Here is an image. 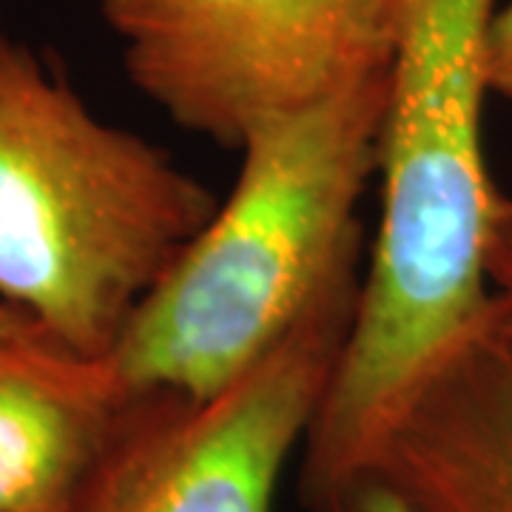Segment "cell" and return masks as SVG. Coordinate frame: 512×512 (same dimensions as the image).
<instances>
[{
	"label": "cell",
	"mask_w": 512,
	"mask_h": 512,
	"mask_svg": "<svg viewBox=\"0 0 512 512\" xmlns=\"http://www.w3.org/2000/svg\"><path fill=\"white\" fill-rule=\"evenodd\" d=\"M487 80L493 97L512 103V0L501 3L495 12L487 49Z\"/></svg>",
	"instance_id": "10"
},
{
	"label": "cell",
	"mask_w": 512,
	"mask_h": 512,
	"mask_svg": "<svg viewBox=\"0 0 512 512\" xmlns=\"http://www.w3.org/2000/svg\"><path fill=\"white\" fill-rule=\"evenodd\" d=\"M32 319L26 316V313L15 311L12 305H6V302H0V336L3 333H9V330H18L23 325H29Z\"/></svg>",
	"instance_id": "11"
},
{
	"label": "cell",
	"mask_w": 512,
	"mask_h": 512,
	"mask_svg": "<svg viewBox=\"0 0 512 512\" xmlns=\"http://www.w3.org/2000/svg\"><path fill=\"white\" fill-rule=\"evenodd\" d=\"M384 97L387 77L242 146L231 194L106 356L128 396L220 393L365 265L359 208L379 168Z\"/></svg>",
	"instance_id": "2"
},
{
	"label": "cell",
	"mask_w": 512,
	"mask_h": 512,
	"mask_svg": "<svg viewBox=\"0 0 512 512\" xmlns=\"http://www.w3.org/2000/svg\"><path fill=\"white\" fill-rule=\"evenodd\" d=\"M308 512H416L376 473L353 478L350 484L305 504Z\"/></svg>",
	"instance_id": "8"
},
{
	"label": "cell",
	"mask_w": 512,
	"mask_h": 512,
	"mask_svg": "<svg viewBox=\"0 0 512 512\" xmlns=\"http://www.w3.org/2000/svg\"><path fill=\"white\" fill-rule=\"evenodd\" d=\"M131 399L37 322L0 336V512H72Z\"/></svg>",
	"instance_id": "7"
},
{
	"label": "cell",
	"mask_w": 512,
	"mask_h": 512,
	"mask_svg": "<svg viewBox=\"0 0 512 512\" xmlns=\"http://www.w3.org/2000/svg\"><path fill=\"white\" fill-rule=\"evenodd\" d=\"M370 473L416 512H512V322L495 299L424 373Z\"/></svg>",
	"instance_id": "6"
},
{
	"label": "cell",
	"mask_w": 512,
	"mask_h": 512,
	"mask_svg": "<svg viewBox=\"0 0 512 512\" xmlns=\"http://www.w3.org/2000/svg\"><path fill=\"white\" fill-rule=\"evenodd\" d=\"M128 83L239 154L259 131L390 72V0H97Z\"/></svg>",
	"instance_id": "4"
},
{
	"label": "cell",
	"mask_w": 512,
	"mask_h": 512,
	"mask_svg": "<svg viewBox=\"0 0 512 512\" xmlns=\"http://www.w3.org/2000/svg\"><path fill=\"white\" fill-rule=\"evenodd\" d=\"M498 0H390L382 205L342 359L302 447V504L370 473L424 373L490 305L484 154Z\"/></svg>",
	"instance_id": "1"
},
{
	"label": "cell",
	"mask_w": 512,
	"mask_h": 512,
	"mask_svg": "<svg viewBox=\"0 0 512 512\" xmlns=\"http://www.w3.org/2000/svg\"><path fill=\"white\" fill-rule=\"evenodd\" d=\"M365 265L225 390L131 396L72 512H274L342 359Z\"/></svg>",
	"instance_id": "5"
},
{
	"label": "cell",
	"mask_w": 512,
	"mask_h": 512,
	"mask_svg": "<svg viewBox=\"0 0 512 512\" xmlns=\"http://www.w3.org/2000/svg\"><path fill=\"white\" fill-rule=\"evenodd\" d=\"M487 279L498 311L512 322V197L498 191L487 239Z\"/></svg>",
	"instance_id": "9"
},
{
	"label": "cell",
	"mask_w": 512,
	"mask_h": 512,
	"mask_svg": "<svg viewBox=\"0 0 512 512\" xmlns=\"http://www.w3.org/2000/svg\"><path fill=\"white\" fill-rule=\"evenodd\" d=\"M217 205L0 23V302L103 359Z\"/></svg>",
	"instance_id": "3"
}]
</instances>
